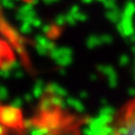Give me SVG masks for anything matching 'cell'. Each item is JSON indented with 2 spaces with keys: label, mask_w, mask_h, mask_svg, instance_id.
<instances>
[{
  "label": "cell",
  "mask_w": 135,
  "mask_h": 135,
  "mask_svg": "<svg viewBox=\"0 0 135 135\" xmlns=\"http://www.w3.org/2000/svg\"><path fill=\"white\" fill-rule=\"evenodd\" d=\"M0 135H5V132H3V127H2L1 124H0Z\"/></svg>",
  "instance_id": "obj_3"
},
{
  "label": "cell",
  "mask_w": 135,
  "mask_h": 135,
  "mask_svg": "<svg viewBox=\"0 0 135 135\" xmlns=\"http://www.w3.org/2000/svg\"><path fill=\"white\" fill-rule=\"evenodd\" d=\"M89 135H135V97L107 119L94 126Z\"/></svg>",
  "instance_id": "obj_1"
},
{
  "label": "cell",
  "mask_w": 135,
  "mask_h": 135,
  "mask_svg": "<svg viewBox=\"0 0 135 135\" xmlns=\"http://www.w3.org/2000/svg\"><path fill=\"white\" fill-rule=\"evenodd\" d=\"M14 60V52L6 41L0 38V69Z\"/></svg>",
  "instance_id": "obj_2"
}]
</instances>
